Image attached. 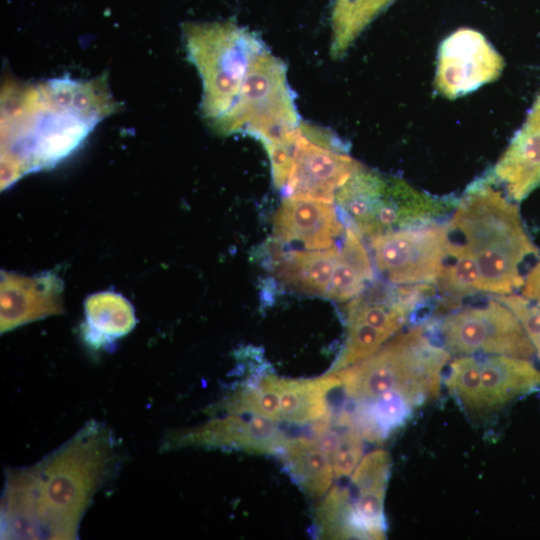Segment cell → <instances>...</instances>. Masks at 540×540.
I'll use <instances>...</instances> for the list:
<instances>
[{
  "mask_svg": "<svg viewBox=\"0 0 540 540\" xmlns=\"http://www.w3.org/2000/svg\"><path fill=\"white\" fill-rule=\"evenodd\" d=\"M504 60L480 32L460 28L441 43L435 85L449 99L458 98L497 79Z\"/></svg>",
  "mask_w": 540,
  "mask_h": 540,
  "instance_id": "8fae6325",
  "label": "cell"
},
{
  "mask_svg": "<svg viewBox=\"0 0 540 540\" xmlns=\"http://www.w3.org/2000/svg\"><path fill=\"white\" fill-rule=\"evenodd\" d=\"M118 464L112 431L90 421L36 464L6 470L1 538L77 539L86 510Z\"/></svg>",
  "mask_w": 540,
  "mask_h": 540,
  "instance_id": "6da1fadb",
  "label": "cell"
},
{
  "mask_svg": "<svg viewBox=\"0 0 540 540\" xmlns=\"http://www.w3.org/2000/svg\"><path fill=\"white\" fill-rule=\"evenodd\" d=\"M345 224L332 203L287 196L274 217V234L281 243L298 242L308 250L334 246Z\"/></svg>",
  "mask_w": 540,
  "mask_h": 540,
  "instance_id": "4fadbf2b",
  "label": "cell"
},
{
  "mask_svg": "<svg viewBox=\"0 0 540 540\" xmlns=\"http://www.w3.org/2000/svg\"><path fill=\"white\" fill-rule=\"evenodd\" d=\"M280 454L292 478L307 494L319 497L328 492L335 477L332 461L315 438L287 439Z\"/></svg>",
  "mask_w": 540,
  "mask_h": 540,
  "instance_id": "e0dca14e",
  "label": "cell"
},
{
  "mask_svg": "<svg viewBox=\"0 0 540 540\" xmlns=\"http://www.w3.org/2000/svg\"><path fill=\"white\" fill-rule=\"evenodd\" d=\"M296 129L282 139L261 143L269 156L274 185L279 189H284L292 167Z\"/></svg>",
  "mask_w": 540,
  "mask_h": 540,
  "instance_id": "d4e9b609",
  "label": "cell"
},
{
  "mask_svg": "<svg viewBox=\"0 0 540 540\" xmlns=\"http://www.w3.org/2000/svg\"><path fill=\"white\" fill-rule=\"evenodd\" d=\"M518 318L540 359V307L522 295H496Z\"/></svg>",
  "mask_w": 540,
  "mask_h": 540,
  "instance_id": "cb8c5ba5",
  "label": "cell"
},
{
  "mask_svg": "<svg viewBox=\"0 0 540 540\" xmlns=\"http://www.w3.org/2000/svg\"><path fill=\"white\" fill-rule=\"evenodd\" d=\"M183 31L189 60L202 78V112L212 124L233 105L252 60L266 46L233 21L188 23Z\"/></svg>",
  "mask_w": 540,
  "mask_h": 540,
  "instance_id": "5b68a950",
  "label": "cell"
},
{
  "mask_svg": "<svg viewBox=\"0 0 540 540\" xmlns=\"http://www.w3.org/2000/svg\"><path fill=\"white\" fill-rule=\"evenodd\" d=\"M377 270L394 285L435 284L450 242L447 223L428 221L369 239Z\"/></svg>",
  "mask_w": 540,
  "mask_h": 540,
  "instance_id": "30bf717a",
  "label": "cell"
},
{
  "mask_svg": "<svg viewBox=\"0 0 540 540\" xmlns=\"http://www.w3.org/2000/svg\"><path fill=\"white\" fill-rule=\"evenodd\" d=\"M390 455L383 449L365 455L351 474L353 488H386L390 475Z\"/></svg>",
  "mask_w": 540,
  "mask_h": 540,
  "instance_id": "603a6c76",
  "label": "cell"
},
{
  "mask_svg": "<svg viewBox=\"0 0 540 540\" xmlns=\"http://www.w3.org/2000/svg\"><path fill=\"white\" fill-rule=\"evenodd\" d=\"M287 438L277 421L261 415L230 414L177 432L167 438L163 448L185 446L234 448L255 454H274L281 451Z\"/></svg>",
  "mask_w": 540,
  "mask_h": 540,
  "instance_id": "7c38bea8",
  "label": "cell"
},
{
  "mask_svg": "<svg viewBox=\"0 0 540 540\" xmlns=\"http://www.w3.org/2000/svg\"><path fill=\"white\" fill-rule=\"evenodd\" d=\"M394 0H335L331 16L332 58H342L364 29Z\"/></svg>",
  "mask_w": 540,
  "mask_h": 540,
  "instance_id": "ac0fdd59",
  "label": "cell"
},
{
  "mask_svg": "<svg viewBox=\"0 0 540 540\" xmlns=\"http://www.w3.org/2000/svg\"><path fill=\"white\" fill-rule=\"evenodd\" d=\"M445 382L465 410L482 414L540 385V370L529 359L457 356L449 364Z\"/></svg>",
  "mask_w": 540,
  "mask_h": 540,
  "instance_id": "52a82bcc",
  "label": "cell"
},
{
  "mask_svg": "<svg viewBox=\"0 0 540 540\" xmlns=\"http://www.w3.org/2000/svg\"><path fill=\"white\" fill-rule=\"evenodd\" d=\"M373 279L374 270H369L339 252L327 298L337 302L352 300L365 291Z\"/></svg>",
  "mask_w": 540,
  "mask_h": 540,
  "instance_id": "44dd1931",
  "label": "cell"
},
{
  "mask_svg": "<svg viewBox=\"0 0 540 540\" xmlns=\"http://www.w3.org/2000/svg\"><path fill=\"white\" fill-rule=\"evenodd\" d=\"M260 381L276 393L281 420L295 424L315 423L328 416L331 412L326 395L341 385L334 373L314 379H287L268 374Z\"/></svg>",
  "mask_w": 540,
  "mask_h": 540,
  "instance_id": "2e32d148",
  "label": "cell"
},
{
  "mask_svg": "<svg viewBox=\"0 0 540 540\" xmlns=\"http://www.w3.org/2000/svg\"><path fill=\"white\" fill-rule=\"evenodd\" d=\"M364 166L333 132L301 122L293 143L286 196L332 203L340 187Z\"/></svg>",
  "mask_w": 540,
  "mask_h": 540,
  "instance_id": "9c48e42d",
  "label": "cell"
},
{
  "mask_svg": "<svg viewBox=\"0 0 540 540\" xmlns=\"http://www.w3.org/2000/svg\"><path fill=\"white\" fill-rule=\"evenodd\" d=\"M335 202L342 219L370 239L446 216L454 210L457 200L433 196L400 178L364 167L340 187Z\"/></svg>",
  "mask_w": 540,
  "mask_h": 540,
  "instance_id": "277c9868",
  "label": "cell"
},
{
  "mask_svg": "<svg viewBox=\"0 0 540 540\" xmlns=\"http://www.w3.org/2000/svg\"><path fill=\"white\" fill-rule=\"evenodd\" d=\"M444 348L455 356L505 355L530 359L534 347L515 314L494 299L449 313L439 324Z\"/></svg>",
  "mask_w": 540,
  "mask_h": 540,
  "instance_id": "ba28073f",
  "label": "cell"
},
{
  "mask_svg": "<svg viewBox=\"0 0 540 540\" xmlns=\"http://www.w3.org/2000/svg\"><path fill=\"white\" fill-rule=\"evenodd\" d=\"M339 248L284 252L278 241L269 247L270 263L277 277L293 290L312 296L327 297Z\"/></svg>",
  "mask_w": 540,
  "mask_h": 540,
  "instance_id": "9a60e30c",
  "label": "cell"
},
{
  "mask_svg": "<svg viewBox=\"0 0 540 540\" xmlns=\"http://www.w3.org/2000/svg\"><path fill=\"white\" fill-rule=\"evenodd\" d=\"M449 358L444 346L432 342L425 329L417 326L395 336L370 357L334 374L345 394L358 403L395 393L415 407L438 394Z\"/></svg>",
  "mask_w": 540,
  "mask_h": 540,
  "instance_id": "3957f363",
  "label": "cell"
},
{
  "mask_svg": "<svg viewBox=\"0 0 540 540\" xmlns=\"http://www.w3.org/2000/svg\"><path fill=\"white\" fill-rule=\"evenodd\" d=\"M300 123L286 65L265 48L252 60L233 105L212 126L222 135L244 133L263 143L282 139Z\"/></svg>",
  "mask_w": 540,
  "mask_h": 540,
  "instance_id": "8992f818",
  "label": "cell"
},
{
  "mask_svg": "<svg viewBox=\"0 0 540 540\" xmlns=\"http://www.w3.org/2000/svg\"><path fill=\"white\" fill-rule=\"evenodd\" d=\"M435 284L447 299L454 302L483 292L476 260L460 242L451 237L443 269Z\"/></svg>",
  "mask_w": 540,
  "mask_h": 540,
  "instance_id": "d6986e66",
  "label": "cell"
},
{
  "mask_svg": "<svg viewBox=\"0 0 540 540\" xmlns=\"http://www.w3.org/2000/svg\"><path fill=\"white\" fill-rule=\"evenodd\" d=\"M521 295L540 307V257L527 273Z\"/></svg>",
  "mask_w": 540,
  "mask_h": 540,
  "instance_id": "484cf974",
  "label": "cell"
},
{
  "mask_svg": "<svg viewBox=\"0 0 540 540\" xmlns=\"http://www.w3.org/2000/svg\"><path fill=\"white\" fill-rule=\"evenodd\" d=\"M495 183L491 174L473 182L457 200L448 228L476 260L483 292L508 295L523 286L520 267L538 249L518 206Z\"/></svg>",
  "mask_w": 540,
  "mask_h": 540,
  "instance_id": "7a4b0ae2",
  "label": "cell"
},
{
  "mask_svg": "<svg viewBox=\"0 0 540 540\" xmlns=\"http://www.w3.org/2000/svg\"><path fill=\"white\" fill-rule=\"evenodd\" d=\"M491 175L514 202L522 201L540 183V95Z\"/></svg>",
  "mask_w": 540,
  "mask_h": 540,
  "instance_id": "5bb4252c",
  "label": "cell"
},
{
  "mask_svg": "<svg viewBox=\"0 0 540 540\" xmlns=\"http://www.w3.org/2000/svg\"><path fill=\"white\" fill-rule=\"evenodd\" d=\"M347 337L344 346L328 373L352 366L377 352L391 337L363 321L346 319Z\"/></svg>",
  "mask_w": 540,
  "mask_h": 540,
  "instance_id": "ffe728a7",
  "label": "cell"
},
{
  "mask_svg": "<svg viewBox=\"0 0 540 540\" xmlns=\"http://www.w3.org/2000/svg\"><path fill=\"white\" fill-rule=\"evenodd\" d=\"M345 429L338 435L337 444L331 461L335 478L350 476L362 459L363 440L358 429L345 425Z\"/></svg>",
  "mask_w": 540,
  "mask_h": 540,
  "instance_id": "7402d4cb",
  "label": "cell"
}]
</instances>
